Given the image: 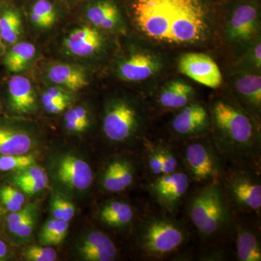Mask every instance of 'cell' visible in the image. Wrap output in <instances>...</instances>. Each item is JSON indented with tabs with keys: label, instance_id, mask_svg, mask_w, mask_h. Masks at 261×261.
Masks as SVG:
<instances>
[{
	"label": "cell",
	"instance_id": "cell-1",
	"mask_svg": "<svg viewBox=\"0 0 261 261\" xmlns=\"http://www.w3.org/2000/svg\"><path fill=\"white\" fill-rule=\"evenodd\" d=\"M133 14L145 37L164 44H196L205 39L210 29L202 0H135Z\"/></svg>",
	"mask_w": 261,
	"mask_h": 261
},
{
	"label": "cell",
	"instance_id": "cell-2",
	"mask_svg": "<svg viewBox=\"0 0 261 261\" xmlns=\"http://www.w3.org/2000/svg\"><path fill=\"white\" fill-rule=\"evenodd\" d=\"M211 135L225 162L261 171V137L258 123L240 105L224 98L210 109Z\"/></svg>",
	"mask_w": 261,
	"mask_h": 261
},
{
	"label": "cell",
	"instance_id": "cell-3",
	"mask_svg": "<svg viewBox=\"0 0 261 261\" xmlns=\"http://www.w3.org/2000/svg\"><path fill=\"white\" fill-rule=\"evenodd\" d=\"M186 214L206 251H221L233 239L235 216L221 181L198 185L186 199Z\"/></svg>",
	"mask_w": 261,
	"mask_h": 261
},
{
	"label": "cell",
	"instance_id": "cell-4",
	"mask_svg": "<svg viewBox=\"0 0 261 261\" xmlns=\"http://www.w3.org/2000/svg\"><path fill=\"white\" fill-rule=\"evenodd\" d=\"M137 224V247L147 260L177 256L190 242L187 225L161 209L147 211Z\"/></svg>",
	"mask_w": 261,
	"mask_h": 261
},
{
	"label": "cell",
	"instance_id": "cell-5",
	"mask_svg": "<svg viewBox=\"0 0 261 261\" xmlns=\"http://www.w3.org/2000/svg\"><path fill=\"white\" fill-rule=\"evenodd\" d=\"M221 182L234 216L260 221V171L226 163Z\"/></svg>",
	"mask_w": 261,
	"mask_h": 261
},
{
	"label": "cell",
	"instance_id": "cell-6",
	"mask_svg": "<svg viewBox=\"0 0 261 261\" xmlns=\"http://www.w3.org/2000/svg\"><path fill=\"white\" fill-rule=\"evenodd\" d=\"M178 149L184 169L192 184L202 185L221 181L226 163L211 136L184 141Z\"/></svg>",
	"mask_w": 261,
	"mask_h": 261
},
{
	"label": "cell",
	"instance_id": "cell-7",
	"mask_svg": "<svg viewBox=\"0 0 261 261\" xmlns=\"http://www.w3.org/2000/svg\"><path fill=\"white\" fill-rule=\"evenodd\" d=\"M145 123V116L137 105L127 99H118L106 108L103 133L108 140L117 145L137 141L143 145L146 139L143 133Z\"/></svg>",
	"mask_w": 261,
	"mask_h": 261
},
{
	"label": "cell",
	"instance_id": "cell-8",
	"mask_svg": "<svg viewBox=\"0 0 261 261\" xmlns=\"http://www.w3.org/2000/svg\"><path fill=\"white\" fill-rule=\"evenodd\" d=\"M192 182L185 170L147 178V191L161 210L175 215L186 200Z\"/></svg>",
	"mask_w": 261,
	"mask_h": 261
},
{
	"label": "cell",
	"instance_id": "cell-9",
	"mask_svg": "<svg viewBox=\"0 0 261 261\" xmlns=\"http://www.w3.org/2000/svg\"><path fill=\"white\" fill-rule=\"evenodd\" d=\"M211 126L210 111L196 102L178 110L170 124L173 135L181 142L208 135Z\"/></svg>",
	"mask_w": 261,
	"mask_h": 261
},
{
	"label": "cell",
	"instance_id": "cell-10",
	"mask_svg": "<svg viewBox=\"0 0 261 261\" xmlns=\"http://www.w3.org/2000/svg\"><path fill=\"white\" fill-rule=\"evenodd\" d=\"M145 171L142 160L116 158L106 165L102 176V188L110 193L126 191L137 181L139 173Z\"/></svg>",
	"mask_w": 261,
	"mask_h": 261
},
{
	"label": "cell",
	"instance_id": "cell-11",
	"mask_svg": "<svg viewBox=\"0 0 261 261\" xmlns=\"http://www.w3.org/2000/svg\"><path fill=\"white\" fill-rule=\"evenodd\" d=\"M178 65L183 74L205 87L216 89L222 84V74L219 66L204 53H186L180 58Z\"/></svg>",
	"mask_w": 261,
	"mask_h": 261
},
{
	"label": "cell",
	"instance_id": "cell-12",
	"mask_svg": "<svg viewBox=\"0 0 261 261\" xmlns=\"http://www.w3.org/2000/svg\"><path fill=\"white\" fill-rule=\"evenodd\" d=\"M260 221L235 216L233 239L240 261H260Z\"/></svg>",
	"mask_w": 261,
	"mask_h": 261
},
{
	"label": "cell",
	"instance_id": "cell-13",
	"mask_svg": "<svg viewBox=\"0 0 261 261\" xmlns=\"http://www.w3.org/2000/svg\"><path fill=\"white\" fill-rule=\"evenodd\" d=\"M257 10L253 5H242L233 12L227 24L228 37L235 42H247L258 29Z\"/></svg>",
	"mask_w": 261,
	"mask_h": 261
},
{
	"label": "cell",
	"instance_id": "cell-14",
	"mask_svg": "<svg viewBox=\"0 0 261 261\" xmlns=\"http://www.w3.org/2000/svg\"><path fill=\"white\" fill-rule=\"evenodd\" d=\"M58 178L66 186L85 190L92 185L93 173L89 164L75 156H65L60 162Z\"/></svg>",
	"mask_w": 261,
	"mask_h": 261
},
{
	"label": "cell",
	"instance_id": "cell-15",
	"mask_svg": "<svg viewBox=\"0 0 261 261\" xmlns=\"http://www.w3.org/2000/svg\"><path fill=\"white\" fill-rule=\"evenodd\" d=\"M161 63L157 57L148 53H136L119 65V74L129 82L148 80L159 71Z\"/></svg>",
	"mask_w": 261,
	"mask_h": 261
},
{
	"label": "cell",
	"instance_id": "cell-16",
	"mask_svg": "<svg viewBox=\"0 0 261 261\" xmlns=\"http://www.w3.org/2000/svg\"><path fill=\"white\" fill-rule=\"evenodd\" d=\"M80 253L87 261H113L118 257V250L113 240L99 231H92L86 236Z\"/></svg>",
	"mask_w": 261,
	"mask_h": 261
},
{
	"label": "cell",
	"instance_id": "cell-17",
	"mask_svg": "<svg viewBox=\"0 0 261 261\" xmlns=\"http://www.w3.org/2000/svg\"><path fill=\"white\" fill-rule=\"evenodd\" d=\"M65 47L78 57L92 56L100 49L102 38L97 29L90 27H82L70 32L65 39Z\"/></svg>",
	"mask_w": 261,
	"mask_h": 261
},
{
	"label": "cell",
	"instance_id": "cell-18",
	"mask_svg": "<svg viewBox=\"0 0 261 261\" xmlns=\"http://www.w3.org/2000/svg\"><path fill=\"white\" fill-rule=\"evenodd\" d=\"M99 220L108 227L126 229L132 226L136 220L133 206L124 200H109L102 205L99 212Z\"/></svg>",
	"mask_w": 261,
	"mask_h": 261
},
{
	"label": "cell",
	"instance_id": "cell-19",
	"mask_svg": "<svg viewBox=\"0 0 261 261\" xmlns=\"http://www.w3.org/2000/svg\"><path fill=\"white\" fill-rule=\"evenodd\" d=\"M235 89L245 107L244 110L257 121L261 109V78L260 75H240L235 82Z\"/></svg>",
	"mask_w": 261,
	"mask_h": 261
},
{
	"label": "cell",
	"instance_id": "cell-20",
	"mask_svg": "<svg viewBox=\"0 0 261 261\" xmlns=\"http://www.w3.org/2000/svg\"><path fill=\"white\" fill-rule=\"evenodd\" d=\"M10 100L15 112L29 113L36 108V97L30 81L23 75H15L9 82Z\"/></svg>",
	"mask_w": 261,
	"mask_h": 261
},
{
	"label": "cell",
	"instance_id": "cell-21",
	"mask_svg": "<svg viewBox=\"0 0 261 261\" xmlns=\"http://www.w3.org/2000/svg\"><path fill=\"white\" fill-rule=\"evenodd\" d=\"M195 92L191 85L173 81L165 86L158 96L159 107L164 110H178L192 102Z\"/></svg>",
	"mask_w": 261,
	"mask_h": 261
},
{
	"label": "cell",
	"instance_id": "cell-22",
	"mask_svg": "<svg viewBox=\"0 0 261 261\" xmlns=\"http://www.w3.org/2000/svg\"><path fill=\"white\" fill-rule=\"evenodd\" d=\"M86 15L92 25L105 30L116 28L121 20L118 7L110 0H99L92 3L87 8Z\"/></svg>",
	"mask_w": 261,
	"mask_h": 261
},
{
	"label": "cell",
	"instance_id": "cell-23",
	"mask_svg": "<svg viewBox=\"0 0 261 261\" xmlns=\"http://www.w3.org/2000/svg\"><path fill=\"white\" fill-rule=\"evenodd\" d=\"M48 78L53 83L71 91H79L88 84L83 72L66 64H57L48 71Z\"/></svg>",
	"mask_w": 261,
	"mask_h": 261
},
{
	"label": "cell",
	"instance_id": "cell-24",
	"mask_svg": "<svg viewBox=\"0 0 261 261\" xmlns=\"http://www.w3.org/2000/svg\"><path fill=\"white\" fill-rule=\"evenodd\" d=\"M22 32L20 13L12 5H0V37L7 44H13L18 40Z\"/></svg>",
	"mask_w": 261,
	"mask_h": 261
},
{
	"label": "cell",
	"instance_id": "cell-25",
	"mask_svg": "<svg viewBox=\"0 0 261 261\" xmlns=\"http://www.w3.org/2000/svg\"><path fill=\"white\" fill-rule=\"evenodd\" d=\"M32 147V138L25 132L0 128L1 155L27 154Z\"/></svg>",
	"mask_w": 261,
	"mask_h": 261
},
{
	"label": "cell",
	"instance_id": "cell-26",
	"mask_svg": "<svg viewBox=\"0 0 261 261\" xmlns=\"http://www.w3.org/2000/svg\"><path fill=\"white\" fill-rule=\"evenodd\" d=\"M36 55V47L29 42L15 44L5 58V64L10 71L19 73L25 69Z\"/></svg>",
	"mask_w": 261,
	"mask_h": 261
},
{
	"label": "cell",
	"instance_id": "cell-27",
	"mask_svg": "<svg viewBox=\"0 0 261 261\" xmlns=\"http://www.w3.org/2000/svg\"><path fill=\"white\" fill-rule=\"evenodd\" d=\"M143 163L147 178L163 174L162 142H154L146 138L143 145Z\"/></svg>",
	"mask_w": 261,
	"mask_h": 261
},
{
	"label": "cell",
	"instance_id": "cell-28",
	"mask_svg": "<svg viewBox=\"0 0 261 261\" xmlns=\"http://www.w3.org/2000/svg\"><path fill=\"white\" fill-rule=\"evenodd\" d=\"M31 20L34 25L42 29L51 27L56 22V7L50 0H36L30 11Z\"/></svg>",
	"mask_w": 261,
	"mask_h": 261
},
{
	"label": "cell",
	"instance_id": "cell-29",
	"mask_svg": "<svg viewBox=\"0 0 261 261\" xmlns=\"http://www.w3.org/2000/svg\"><path fill=\"white\" fill-rule=\"evenodd\" d=\"M163 174L176 172L183 169L181 154L178 147L162 142Z\"/></svg>",
	"mask_w": 261,
	"mask_h": 261
},
{
	"label": "cell",
	"instance_id": "cell-30",
	"mask_svg": "<svg viewBox=\"0 0 261 261\" xmlns=\"http://www.w3.org/2000/svg\"><path fill=\"white\" fill-rule=\"evenodd\" d=\"M35 164V159L32 154H13L0 157V171H21Z\"/></svg>",
	"mask_w": 261,
	"mask_h": 261
},
{
	"label": "cell",
	"instance_id": "cell-31",
	"mask_svg": "<svg viewBox=\"0 0 261 261\" xmlns=\"http://www.w3.org/2000/svg\"><path fill=\"white\" fill-rule=\"evenodd\" d=\"M14 182L19 187L29 184L48 182L45 171L42 168L32 166L19 171L14 176Z\"/></svg>",
	"mask_w": 261,
	"mask_h": 261
},
{
	"label": "cell",
	"instance_id": "cell-32",
	"mask_svg": "<svg viewBox=\"0 0 261 261\" xmlns=\"http://www.w3.org/2000/svg\"><path fill=\"white\" fill-rule=\"evenodd\" d=\"M24 257L29 261H54L57 258V253L51 247L32 246L24 252Z\"/></svg>",
	"mask_w": 261,
	"mask_h": 261
},
{
	"label": "cell",
	"instance_id": "cell-33",
	"mask_svg": "<svg viewBox=\"0 0 261 261\" xmlns=\"http://www.w3.org/2000/svg\"><path fill=\"white\" fill-rule=\"evenodd\" d=\"M32 214V207L31 206H27L24 209H20L17 212H13L8 216V228L12 233L16 232L19 225L23 222L24 220L27 219L29 215Z\"/></svg>",
	"mask_w": 261,
	"mask_h": 261
},
{
	"label": "cell",
	"instance_id": "cell-34",
	"mask_svg": "<svg viewBox=\"0 0 261 261\" xmlns=\"http://www.w3.org/2000/svg\"><path fill=\"white\" fill-rule=\"evenodd\" d=\"M68 229V221H63V220H58V224L54 231L48 239L47 243L45 245H59L63 241V240L66 237L67 232Z\"/></svg>",
	"mask_w": 261,
	"mask_h": 261
},
{
	"label": "cell",
	"instance_id": "cell-35",
	"mask_svg": "<svg viewBox=\"0 0 261 261\" xmlns=\"http://www.w3.org/2000/svg\"><path fill=\"white\" fill-rule=\"evenodd\" d=\"M65 127L67 129L73 132H84L87 126L84 125L77 116L74 108L68 111L65 115Z\"/></svg>",
	"mask_w": 261,
	"mask_h": 261
},
{
	"label": "cell",
	"instance_id": "cell-36",
	"mask_svg": "<svg viewBox=\"0 0 261 261\" xmlns=\"http://www.w3.org/2000/svg\"><path fill=\"white\" fill-rule=\"evenodd\" d=\"M34 219L32 214L29 215L21 224L19 225L15 234L22 238H27L31 236L34 229Z\"/></svg>",
	"mask_w": 261,
	"mask_h": 261
},
{
	"label": "cell",
	"instance_id": "cell-37",
	"mask_svg": "<svg viewBox=\"0 0 261 261\" xmlns=\"http://www.w3.org/2000/svg\"><path fill=\"white\" fill-rule=\"evenodd\" d=\"M60 205H61L62 214H63V221L69 222L70 220L73 219L75 215V207L71 202L59 198Z\"/></svg>",
	"mask_w": 261,
	"mask_h": 261
},
{
	"label": "cell",
	"instance_id": "cell-38",
	"mask_svg": "<svg viewBox=\"0 0 261 261\" xmlns=\"http://www.w3.org/2000/svg\"><path fill=\"white\" fill-rule=\"evenodd\" d=\"M58 221V219H54L49 220V221L45 223V224L43 226L42 232L40 233L41 243L46 245L48 239L50 238L51 233H53V231L56 228Z\"/></svg>",
	"mask_w": 261,
	"mask_h": 261
},
{
	"label": "cell",
	"instance_id": "cell-39",
	"mask_svg": "<svg viewBox=\"0 0 261 261\" xmlns=\"http://www.w3.org/2000/svg\"><path fill=\"white\" fill-rule=\"evenodd\" d=\"M0 192H3L5 195L9 196L10 198L13 199L15 202L21 204V205H23L24 202H25V197H24L23 194L15 190V189L13 188V187L9 186L4 187Z\"/></svg>",
	"mask_w": 261,
	"mask_h": 261
},
{
	"label": "cell",
	"instance_id": "cell-40",
	"mask_svg": "<svg viewBox=\"0 0 261 261\" xmlns=\"http://www.w3.org/2000/svg\"><path fill=\"white\" fill-rule=\"evenodd\" d=\"M48 182H39V183L29 184L23 185L20 188L27 195H34L42 191L47 186Z\"/></svg>",
	"mask_w": 261,
	"mask_h": 261
},
{
	"label": "cell",
	"instance_id": "cell-41",
	"mask_svg": "<svg viewBox=\"0 0 261 261\" xmlns=\"http://www.w3.org/2000/svg\"><path fill=\"white\" fill-rule=\"evenodd\" d=\"M0 197H1L2 200H3L4 205L6 206L7 208L11 212H17V211L22 209V205H23L15 202L13 199L10 198L9 196L5 195L3 192H0Z\"/></svg>",
	"mask_w": 261,
	"mask_h": 261
},
{
	"label": "cell",
	"instance_id": "cell-42",
	"mask_svg": "<svg viewBox=\"0 0 261 261\" xmlns=\"http://www.w3.org/2000/svg\"><path fill=\"white\" fill-rule=\"evenodd\" d=\"M49 97L55 98L57 99H61V100L68 101L69 102V96L67 94L66 92L62 89L57 88V87H51L47 89L45 92Z\"/></svg>",
	"mask_w": 261,
	"mask_h": 261
},
{
	"label": "cell",
	"instance_id": "cell-43",
	"mask_svg": "<svg viewBox=\"0 0 261 261\" xmlns=\"http://www.w3.org/2000/svg\"><path fill=\"white\" fill-rule=\"evenodd\" d=\"M68 102L62 101V102L47 105V106H44V107L47 113H51V114H56V113H59L64 111L67 106H68Z\"/></svg>",
	"mask_w": 261,
	"mask_h": 261
},
{
	"label": "cell",
	"instance_id": "cell-44",
	"mask_svg": "<svg viewBox=\"0 0 261 261\" xmlns=\"http://www.w3.org/2000/svg\"><path fill=\"white\" fill-rule=\"evenodd\" d=\"M74 111L80 121L88 127L90 120H89L88 111H87V109L82 106H76L74 108Z\"/></svg>",
	"mask_w": 261,
	"mask_h": 261
},
{
	"label": "cell",
	"instance_id": "cell-45",
	"mask_svg": "<svg viewBox=\"0 0 261 261\" xmlns=\"http://www.w3.org/2000/svg\"><path fill=\"white\" fill-rule=\"evenodd\" d=\"M51 214H53V216H54L55 219L63 220V214H62L59 198H57L53 201V203H51Z\"/></svg>",
	"mask_w": 261,
	"mask_h": 261
},
{
	"label": "cell",
	"instance_id": "cell-46",
	"mask_svg": "<svg viewBox=\"0 0 261 261\" xmlns=\"http://www.w3.org/2000/svg\"><path fill=\"white\" fill-rule=\"evenodd\" d=\"M252 61L254 64L257 68H260L261 65V44L260 42L257 43L254 47L252 51Z\"/></svg>",
	"mask_w": 261,
	"mask_h": 261
},
{
	"label": "cell",
	"instance_id": "cell-47",
	"mask_svg": "<svg viewBox=\"0 0 261 261\" xmlns=\"http://www.w3.org/2000/svg\"><path fill=\"white\" fill-rule=\"evenodd\" d=\"M8 253L6 245L0 240V260H3Z\"/></svg>",
	"mask_w": 261,
	"mask_h": 261
},
{
	"label": "cell",
	"instance_id": "cell-48",
	"mask_svg": "<svg viewBox=\"0 0 261 261\" xmlns=\"http://www.w3.org/2000/svg\"><path fill=\"white\" fill-rule=\"evenodd\" d=\"M3 41H2L1 37H0V51H1L2 47H3Z\"/></svg>",
	"mask_w": 261,
	"mask_h": 261
}]
</instances>
